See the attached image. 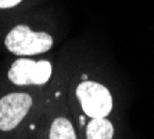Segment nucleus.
Here are the masks:
<instances>
[{
	"instance_id": "obj_1",
	"label": "nucleus",
	"mask_w": 154,
	"mask_h": 139,
	"mask_svg": "<svg viewBox=\"0 0 154 139\" xmlns=\"http://www.w3.org/2000/svg\"><path fill=\"white\" fill-rule=\"evenodd\" d=\"M4 45L17 56L45 53L53 46V38L46 32H35L28 25H17L7 33Z\"/></svg>"
},
{
	"instance_id": "obj_2",
	"label": "nucleus",
	"mask_w": 154,
	"mask_h": 139,
	"mask_svg": "<svg viewBox=\"0 0 154 139\" xmlns=\"http://www.w3.org/2000/svg\"><path fill=\"white\" fill-rule=\"evenodd\" d=\"M76 97L81 102L85 115L90 118H104L112 110L110 90L93 81H82L76 86Z\"/></svg>"
},
{
	"instance_id": "obj_3",
	"label": "nucleus",
	"mask_w": 154,
	"mask_h": 139,
	"mask_svg": "<svg viewBox=\"0 0 154 139\" xmlns=\"http://www.w3.org/2000/svg\"><path fill=\"white\" fill-rule=\"evenodd\" d=\"M51 77V64L47 60L33 61L29 58H18L13 63L8 79L14 85H43Z\"/></svg>"
},
{
	"instance_id": "obj_4",
	"label": "nucleus",
	"mask_w": 154,
	"mask_h": 139,
	"mask_svg": "<svg viewBox=\"0 0 154 139\" xmlns=\"http://www.w3.org/2000/svg\"><path fill=\"white\" fill-rule=\"evenodd\" d=\"M32 97L28 93H10L0 99V131H11L28 114Z\"/></svg>"
},
{
	"instance_id": "obj_5",
	"label": "nucleus",
	"mask_w": 154,
	"mask_h": 139,
	"mask_svg": "<svg viewBox=\"0 0 154 139\" xmlns=\"http://www.w3.org/2000/svg\"><path fill=\"white\" fill-rule=\"evenodd\" d=\"M114 127L108 120L93 118L86 127V139H112Z\"/></svg>"
},
{
	"instance_id": "obj_6",
	"label": "nucleus",
	"mask_w": 154,
	"mask_h": 139,
	"mask_svg": "<svg viewBox=\"0 0 154 139\" xmlns=\"http://www.w3.org/2000/svg\"><path fill=\"white\" fill-rule=\"evenodd\" d=\"M49 139H76L74 127L67 118H56L51 122Z\"/></svg>"
},
{
	"instance_id": "obj_7",
	"label": "nucleus",
	"mask_w": 154,
	"mask_h": 139,
	"mask_svg": "<svg viewBox=\"0 0 154 139\" xmlns=\"http://www.w3.org/2000/svg\"><path fill=\"white\" fill-rule=\"evenodd\" d=\"M21 3V0H0V8H10Z\"/></svg>"
},
{
	"instance_id": "obj_8",
	"label": "nucleus",
	"mask_w": 154,
	"mask_h": 139,
	"mask_svg": "<svg viewBox=\"0 0 154 139\" xmlns=\"http://www.w3.org/2000/svg\"><path fill=\"white\" fill-rule=\"evenodd\" d=\"M79 122H81V125H85V117H79Z\"/></svg>"
},
{
	"instance_id": "obj_9",
	"label": "nucleus",
	"mask_w": 154,
	"mask_h": 139,
	"mask_svg": "<svg viewBox=\"0 0 154 139\" xmlns=\"http://www.w3.org/2000/svg\"><path fill=\"white\" fill-rule=\"evenodd\" d=\"M81 78H82V81H88V75H82Z\"/></svg>"
}]
</instances>
